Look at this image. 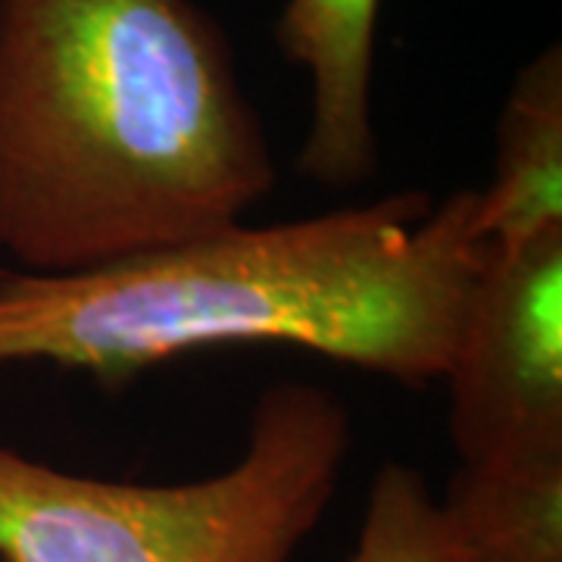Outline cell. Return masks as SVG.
<instances>
[{
    "label": "cell",
    "instance_id": "cell-8",
    "mask_svg": "<svg viewBox=\"0 0 562 562\" xmlns=\"http://www.w3.org/2000/svg\"><path fill=\"white\" fill-rule=\"evenodd\" d=\"M347 562H457L438 497L406 462H384Z\"/></svg>",
    "mask_w": 562,
    "mask_h": 562
},
{
    "label": "cell",
    "instance_id": "cell-1",
    "mask_svg": "<svg viewBox=\"0 0 562 562\" xmlns=\"http://www.w3.org/2000/svg\"><path fill=\"white\" fill-rule=\"evenodd\" d=\"M279 184L194 0H0V262L69 276L238 225Z\"/></svg>",
    "mask_w": 562,
    "mask_h": 562
},
{
    "label": "cell",
    "instance_id": "cell-2",
    "mask_svg": "<svg viewBox=\"0 0 562 562\" xmlns=\"http://www.w3.org/2000/svg\"><path fill=\"white\" fill-rule=\"evenodd\" d=\"M487 260L475 188L238 222L85 272H7L0 366L47 362L125 382L188 353L284 344L428 387L450 366Z\"/></svg>",
    "mask_w": 562,
    "mask_h": 562
},
{
    "label": "cell",
    "instance_id": "cell-5",
    "mask_svg": "<svg viewBox=\"0 0 562 562\" xmlns=\"http://www.w3.org/2000/svg\"><path fill=\"white\" fill-rule=\"evenodd\" d=\"M382 0H284L272 38L310 72L313 113L297 169L306 181L350 191L379 169L372 116L375 35Z\"/></svg>",
    "mask_w": 562,
    "mask_h": 562
},
{
    "label": "cell",
    "instance_id": "cell-3",
    "mask_svg": "<svg viewBox=\"0 0 562 562\" xmlns=\"http://www.w3.org/2000/svg\"><path fill=\"white\" fill-rule=\"evenodd\" d=\"M350 447V409L306 382L266 387L238 460L194 482H113L0 443V562H291Z\"/></svg>",
    "mask_w": 562,
    "mask_h": 562
},
{
    "label": "cell",
    "instance_id": "cell-4",
    "mask_svg": "<svg viewBox=\"0 0 562 562\" xmlns=\"http://www.w3.org/2000/svg\"><path fill=\"white\" fill-rule=\"evenodd\" d=\"M441 384L460 462L562 447V228L491 250Z\"/></svg>",
    "mask_w": 562,
    "mask_h": 562
},
{
    "label": "cell",
    "instance_id": "cell-7",
    "mask_svg": "<svg viewBox=\"0 0 562 562\" xmlns=\"http://www.w3.org/2000/svg\"><path fill=\"white\" fill-rule=\"evenodd\" d=\"M438 506L457 562H562V447L460 462Z\"/></svg>",
    "mask_w": 562,
    "mask_h": 562
},
{
    "label": "cell",
    "instance_id": "cell-6",
    "mask_svg": "<svg viewBox=\"0 0 562 562\" xmlns=\"http://www.w3.org/2000/svg\"><path fill=\"white\" fill-rule=\"evenodd\" d=\"M479 194L491 250L562 228V47L553 41L519 69L494 135V172Z\"/></svg>",
    "mask_w": 562,
    "mask_h": 562
},
{
    "label": "cell",
    "instance_id": "cell-9",
    "mask_svg": "<svg viewBox=\"0 0 562 562\" xmlns=\"http://www.w3.org/2000/svg\"><path fill=\"white\" fill-rule=\"evenodd\" d=\"M7 272H10V269H7V266H3V262H0V279H3V276H7Z\"/></svg>",
    "mask_w": 562,
    "mask_h": 562
}]
</instances>
